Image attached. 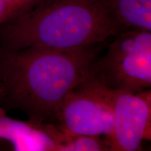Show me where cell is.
Segmentation results:
<instances>
[{"mask_svg": "<svg viewBox=\"0 0 151 151\" xmlns=\"http://www.w3.org/2000/svg\"><path fill=\"white\" fill-rule=\"evenodd\" d=\"M37 0H0V26L25 10Z\"/></svg>", "mask_w": 151, "mask_h": 151, "instance_id": "obj_9", "label": "cell"}, {"mask_svg": "<svg viewBox=\"0 0 151 151\" xmlns=\"http://www.w3.org/2000/svg\"><path fill=\"white\" fill-rule=\"evenodd\" d=\"M103 88L113 113L112 151L139 150L143 141L150 140V89L131 92Z\"/></svg>", "mask_w": 151, "mask_h": 151, "instance_id": "obj_5", "label": "cell"}, {"mask_svg": "<svg viewBox=\"0 0 151 151\" xmlns=\"http://www.w3.org/2000/svg\"><path fill=\"white\" fill-rule=\"evenodd\" d=\"M99 49L0 48V106L22 111L30 121L55 124L66 96L89 76Z\"/></svg>", "mask_w": 151, "mask_h": 151, "instance_id": "obj_1", "label": "cell"}, {"mask_svg": "<svg viewBox=\"0 0 151 151\" xmlns=\"http://www.w3.org/2000/svg\"><path fill=\"white\" fill-rule=\"evenodd\" d=\"M105 55L92 62L89 76L113 90L139 92L151 88V31L120 32Z\"/></svg>", "mask_w": 151, "mask_h": 151, "instance_id": "obj_3", "label": "cell"}, {"mask_svg": "<svg viewBox=\"0 0 151 151\" xmlns=\"http://www.w3.org/2000/svg\"><path fill=\"white\" fill-rule=\"evenodd\" d=\"M71 136L53 123L16 120L0 106V140L10 143L16 151H60Z\"/></svg>", "mask_w": 151, "mask_h": 151, "instance_id": "obj_6", "label": "cell"}, {"mask_svg": "<svg viewBox=\"0 0 151 151\" xmlns=\"http://www.w3.org/2000/svg\"><path fill=\"white\" fill-rule=\"evenodd\" d=\"M119 32L99 0H37L0 26V48L80 50Z\"/></svg>", "mask_w": 151, "mask_h": 151, "instance_id": "obj_2", "label": "cell"}, {"mask_svg": "<svg viewBox=\"0 0 151 151\" xmlns=\"http://www.w3.org/2000/svg\"><path fill=\"white\" fill-rule=\"evenodd\" d=\"M112 151V146L106 137L96 135L71 137L60 151Z\"/></svg>", "mask_w": 151, "mask_h": 151, "instance_id": "obj_8", "label": "cell"}, {"mask_svg": "<svg viewBox=\"0 0 151 151\" xmlns=\"http://www.w3.org/2000/svg\"><path fill=\"white\" fill-rule=\"evenodd\" d=\"M120 32L151 31V0H99Z\"/></svg>", "mask_w": 151, "mask_h": 151, "instance_id": "obj_7", "label": "cell"}, {"mask_svg": "<svg viewBox=\"0 0 151 151\" xmlns=\"http://www.w3.org/2000/svg\"><path fill=\"white\" fill-rule=\"evenodd\" d=\"M1 84H0V97H1Z\"/></svg>", "mask_w": 151, "mask_h": 151, "instance_id": "obj_10", "label": "cell"}, {"mask_svg": "<svg viewBox=\"0 0 151 151\" xmlns=\"http://www.w3.org/2000/svg\"><path fill=\"white\" fill-rule=\"evenodd\" d=\"M55 124L71 137L102 136L110 141L113 113L102 85L88 76L66 96Z\"/></svg>", "mask_w": 151, "mask_h": 151, "instance_id": "obj_4", "label": "cell"}]
</instances>
